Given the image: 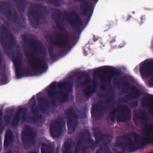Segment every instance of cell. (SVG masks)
<instances>
[{
	"instance_id": "obj_14",
	"label": "cell",
	"mask_w": 153,
	"mask_h": 153,
	"mask_svg": "<svg viewBox=\"0 0 153 153\" xmlns=\"http://www.w3.org/2000/svg\"><path fill=\"white\" fill-rule=\"evenodd\" d=\"M66 118L68 131L69 133H72L75 131L78 125V117L73 108H70L68 109Z\"/></svg>"
},
{
	"instance_id": "obj_17",
	"label": "cell",
	"mask_w": 153,
	"mask_h": 153,
	"mask_svg": "<svg viewBox=\"0 0 153 153\" xmlns=\"http://www.w3.org/2000/svg\"><path fill=\"white\" fill-rule=\"evenodd\" d=\"M65 16L68 23L73 27H78L82 25V20L79 16L75 11L67 12Z\"/></svg>"
},
{
	"instance_id": "obj_37",
	"label": "cell",
	"mask_w": 153,
	"mask_h": 153,
	"mask_svg": "<svg viewBox=\"0 0 153 153\" xmlns=\"http://www.w3.org/2000/svg\"><path fill=\"white\" fill-rule=\"evenodd\" d=\"M91 8V5L87 2H83L81 5V11L82 15L85 16Z\"/></svg>"
},
{
	"instance_id": "obj_15",
	"label": "cell",
	"mask_w": 153,
	"mask_h": 153,
	"mask_svg": "<svg viewBox=\"0 0 153 153\" xmlns=\"http://www.w3.org/2000/svg\"><path fill=\"white\" fill-rule=\"evenodd\" d=\"M99 96L106 102H110L114 99V92L112 86L109 84H105L100 86Z\"/></svg>"
},
{
	"instance_id": "obj_41",
	"label": "cell",
	"mask_w": 153,
	"mask_h": 153,
	"mask_svg": "<svg viewBox=\"0 0 153 153\" xmlns=\"http://www.w3.org/2000/svg\"><path fill=\"white\" fill-rule=\"evenodd\" d=\"M149 84L151 86H153V77L149 80Z\"/></svg>"
},
{
	"instance_id": "obj_25",
	"label": "cell",
	"mask_w": 153,
	"mask_h": 153,
	"mask_svg": "<svg viewBox=\"0 0 153 153\" xmlns=\"http://www.w3.org/2000/svg\"><path fill=\"white\" fill-rule=\"evenodd\" d=\"M48 96L53 105L56 104L57 98V84L54 82L48 87L47 91Z\"/></svg>"
},
{
	"instance_id": "obj_4",
	"label": "cell",
	"mask_w": 153,
	"mask_h": 153,
	"mask_svg": "<svg viewBox=\"0 0 153 153\" xmlns=\"http://www.w3.org/2000/svg\"><path fill=\"white\" fill-rule=\"evenodd\" d=\"M47 14L48 10L45 6L39 4L31 5L27 12V17L30 25L34 28H37L45 20Z\"/></svg>"
},
{
	"instance_id": "obj_22",
	"label": "cell",
	"mask_w": 153,
	"mask_h": 153,
	"mask_svg": "<svg viewBox=\"0 0 153 153\" xmlns=\"http://www.w3.org/2000/svg\"><path fill=\"white\" fill-rule=\"evenodd\" d=\"M26 116V110L23 108H20L18 109L15 114L13 120L11 123V126L14 127L18 126L19 123L22 121L23 122L25 120Z\"/></svg>"
},
{
	"instance_id": "obj_36",
	"label": "cell",
	"mask_w": 153,
	"mask_h": 153,
	"mask_svg": "<svg viewBox=\"0 0 153 153\" xmlns=\"http://www.w3.org/2000/svg\"><path fill=\"white\" fill-rule=\"evenodd\" d=\"M14 111L13 109H8L6 110L5 114L4 115V118H3L5 125H7L9 123V122L11 120V118L14 113Z\"/></svg>"
},
{
	"instance_id": "obj_11",
	"label": "cell",
	"mask_w": 153,
	"mask_h": 153,
	"mask_svg": "<svg viewBox=\"0 0 153 153\" xmlns=\"http://www.w3.org/2000/svg\"><path fill=\"white\" fill-rule=\"evenodd\" d=\"M26 56L29 65L33 71L42 73L47 69V64L42 57L32 55H26Z\"/></svg>"
},
{
	"instance_id": "obj_32",
	"label": "cell",
	"mask_w": 153,
	"mask_h": 153,
	"mask_svg": "<svg viewBox=\"0 0 153 153\" xmlns=\"http://www.w3.org/2000/svg\"><path fill=\"white\" fill-rule=\"evenodd\" d=\"M73 140L72 139L69 138L65 140L63 146V152H71L73 147Z\"/></svg>"
},
{
	"instance_id": "obj_12",
	"label": "cell",
	"mask_w": 153,
	"mask_h": 153,
	"mask_svg": "<svg viewBox=\"0 0 153 153\" xmlns=\"http://www.w3.org/2000/svg\"><path fill=\"white\" fill-rule=\"evenodd\" d=\"M1 13L10 22L15 23L19 20V16L14 8L6 2H1Z\"/></svg>"
},
{
	"instance_id": "obj_2",
	"label": "cell",
	"mask_w": 153,
	"mask_h": 153,
	"mask_svg": "<svg viewBox=\"0 0 153 153\" xmlns=\"http://www.w3.org/2000/svg\"><path fill=\"white\" fill-rule=\"evenodd\" d=\"M23 50L25 55H32L44 57L46 54V50L41 41L34 35L26 33L22 35Z\"/></svg>"
},
{
	"instance_id": "obj_9",
	"label": "cell",
	"mask_w": 153,
	"mask_h": 153,
	"mask_svg": "<svg viewBox=\"0 0 153 153\" xmlns=\"http://www.w3.org/2000/svg\"><path fill=\"white\" fill-rule=\"evenodd\" d=\"M47 39L52 44L57 47H63L68 44L69 38L64 30H61V31L54 32L51 33L48 36Z\"/></svg>"
},
{
	"instance_id": "obj_24",
	"label": "cell",
	"mask_w": 153,
	"mask_h": 153,
	"mask_svg": "<svg viewBox=\"0 0 153 153\" xmlns=\"http://www.w3.org/2000/svg\"><path fill=\"white\" fill-rule=\"evenodd\" d=\"M15 70V74L17 77H20L22 75V55L20 52L14 55L12 58Z\"/></svg>"
},
{
	"instance_id": "obj_5",
	"label": "cell",
	"mask_w": 153,
	"mask_h": 153,
	"mask_svg": "<svg viewBox=\"0 0 153 153\" xmlns=\"http://www.w3.org/2000/svg\"><path fill=\"white\" fill-rule=\"evenodd\" d=\"M109 118L111 121L118 122H126L131 118V111L126 105H120L114 109L109 114Z\"/></svg>"
},
{
	"instance_id": "obj_30",
	"label": "cell",
	"mask_w": 153,
	"mask_h": 153,
	"mask_svg": "<svg viewBox=\"0 0 153 153\" xmlns=\"http://www.w3.org/2000/svg\"><path fill=\"white\" fill-rule=\"evenodd\" d=\"M14 139V136L13 133L10 129H7L5 131V134L4 136V146L5 148H7L8 146H10Z\"/></svg>"
},
{
	"instance_id": "obj_20",
	"label": "cell",
	"mask_w": 153,
	"mask_h": 153,
	"mask_svg": "<svg viewBox=\"0 0 153 153\" xmlns=\"http://www.w3.org/2000/svg\"><path fill=\"white\" fill-rule=\"evenodd\" d=\"M148 120V116L146 113L142 110H136L134 112L133 121L136 125L140 126L145 124Z\"/></svg>"
},
{
	"instance_id": "obj_31",
	"label": "cell",
	"mask_w": 153,
	"mask_h": 153,
	"mask_svg": "<svg viewBox=\"0 0 153 153\" xmlns=\"http://www.w3.org/2000/svg\"><path fill=\"white\" fill-rule=\"evenodd\" d=\"M96 88V85L94 82L90 83L83 90L84 95L87 98L90 97L95 92Z\"/></svg>"
},
{
	"instance_id": "obj_3",
	"label": "cell",
	"mask_w": 153,
	"mask_h": 153,
	"mask_svg": "<svg viewBox=\"0 0 153 153\" xmlns=\"http://www.w3.org/2000/svg\"><path fill=\"white\" fill-rule=\"evenodd\" d=\"M0 38L1 45L9 57L12 58L19 52L15 37L10 30L3 25L1 26Z\"/></svg>"
},
{
	"instance_id": "obj_10",
	"label": "cell",
	"mask_w": 153,
	"mask_h": 153,
	"mask_svg": "<svg viewBox=\"0 0 153 153\" xmlns=\"http://www.w3.org/2000/svg\"><path fill=\"white\" fill-rule=\"evenodd\" d=\"M72 90V85L69 82L57 83V99L60 103L65 102Z\"/></svg>"
},
{
	"instance_id": "obj_26",
	"label": "cell",
	"mask_w": 153,
	"mask_h": 153,
	"mask_svg": "<svg viewBox=\"0 0 153 153\" xmlns=\"http://www.w3.org/2000/svg\"><path fill=\"white\" fill-rule=\"evenodd\" d=\"M140 91L136 87H132L128 91V93L122 99V101L127 102L128 100H133L138 97L140 96Z\"/></svg>"
},
{
	"instance_id": "obj_42",
	"label": "cell",
	"mask_w": 153,
	"mask_h": 153,
	"mask_svg": "<svg viewBox=\"0 0 153 153\" xmlns=\"http://www.w3.org/2000/svg\"><path fill=\"white\" fill-rule=\"evenodd\" d=\"M77 1H79L81 2H87L88 1H91V0H75Z\"/></svg>"
},
{
	"instance_id": "obj_18",
	"label": "cell",
	"mask_w": 153,
	"mask_h": 153,
	"mask_svg": "<svg viewBox=\"0 0 153 153\" xmlns=\"http://www.w3.org/2000/svg\"><path fill=\"white\" fill-rule=\"evenodd\" d=\"M115 85L120 94L127 93L130 89V82L124 78H118L115 81Z\"/></svg>"
},
{
	"instance_id": "obj_7",
	"label": "cell",
	"mask_w": 153,
	"mask_h": 153,
	"mask_svg": "<svg viewBox=\"0 0 153 153\" xmlns=\"http://www.w3.org/2000/svg\"><path fill=\"white\" fill-rule=\"evenodd\" d=\"M21 139L23 147L29 149L32 147L35 143L36 133L35 130L29 126H25L22 131Z\"/></svg>"
},
{
	"instance_id": "obj_39",
	"label": "cell",
	"mask_w": 153,
	"mask_h": 153,
	"mask_svg": "<svg viewBox=\"0 0 153 153\" xmlns=\"http://www.w3.org/2000/svg\"><path fill=\"white\" fill-rule=\"evenodd\" d=\"M109 151H109L108 147L106 146H105V145L102 146L101 148H99V150L97 151V152H109Z\"/></svg>"
},
{
	"instance_id": "obj_33",
	"label": "cell",
	"mask_w": 153,
	"mask_h": 153,
	"mask_svg": "<svg viewBox=\"0 0 153 153\" xmlns=\"http://www.w3.org/2000/svg\"><path fill=\"white\" fill-rule=\"evenodd\" d=\"M16 8L20 13L25 11L26 5V0H13Z\"/></svg>"
},
{
	"instance_id": "obj_28",
	"label": "cell",
	"mask_w": 153,
	"mask_h": 153,
	"mask_svg": "<svg viewBox=\"0 0 153 153\" xmlns=\"http://www.w3.org/2000/svg\"><path fill=\"white\" fill-rule=\"evenodd\" d=\"M37 106L40 111L43 113H47L49 110V104L47 100L41 97L38 98Z\"/></svg>"
},
{
	"instance_id": "obj_38",
	"label": "cell",
	"mask_w": 153,
	"mask_h": 153,
	"mask_svg": "<svg viewBox=\"0 0 153 153\" xmlns=\"http://www.w3.org/2000/svg\"><path fill=\"white\" fill-rule=\"evenodd\" d=\"M45 1L55 6H60L62 4L61 0H45Z\"/></svg>"
},
{
	"instance_id": "obj_6",
	"label": "cell",
	"mask_w": 153,
	"mask_h": 153,
	"mask_svg": "<svg viewBox=\"0 0 153 153\" xmlns=\"http://www.w3.org/2000/svg\"><path fill=\"white\" fill-rule=\"evenodd\" d=\"M93 146V141L91 137L90 133L88 130H84L81 134V136L77 142L75 152H85L92 148Z\"/></svg>"
},
{
	"instance_id": "obj_35",
	"label": "cell",
	"mask_w": 153,
	"mask_h": 153,
	"mask_svg": "<svg viewBox=\"0 0 153 153\" xmlns=\"http://www.w3.org/2000/svg\"><path fill=\"white\" fill-rule=\"evenodd\" d=\"M54 146L50 143H42L41 151L42 153H50L54 152Z\"/></svg>"
},
{
	"instance_id": "obj_19",
	"label": "cell",
	"mask_w": 153,
	"mask_h": 153,
	"mask_svg": "<svg viewBox=\"0 0 153 153\" xmlns=\"http://www.w3.org/2000/svg\"><path fill=\"white\" fill-rule=\"evenodd\" d=\"M104 106L100 102L93 104L91 109V115L94 120H97L102 117L104 112Z\"/></svg>"
},
{
	"instance_id": "obj_34",
	"label": "cell",
	"mask_w": 153,
	"mask_h": 153,
	"mask_svg": "<svg viewBox=\"0 0 153 153\" xmlns=\"http://www.w3.org/2000/svg\"><path fill=\"white\" fill-rule=\"evenodd\" d=\"M93 135L94 136L96 142V143H99L103 140V133L101 131V130L97 127L94 128L93 130Z\"/></svg>"
},
{
	"instance_id": "obj_29",
	"label": "cell",
	"mask_w": 153,
	"mask_h": 153,
	"mask_svg": "<svg viewBox=\"0 0 153 153\" xmlns=\"http://www.w3.org/2000/svg\"><path fill=\"white\" fill-rule=\"evenodd\" d=\"M76 82L78 85L88 84L90 82V78L88 75L85 72L78 74L76 76Z\"/></svg>"
},
{
	"instance_id": "obj_23",
	"label": "cell",
	"mask_w": 153,
	"mask_h": 153,
	"mask_svg": "<svg viewBox=\"0 0 153 153\" xmlns=\"http://www.w3.org/2000/svg\"><path fill=\"white\" fill-rule=\"evenodd\" d=\"M65 17L59 10H54L52 14V19L59 29L64 30Z\"/></svg>"
},
{
	"instance_id": "obj_8",
	"label": "cell",
	"mask_w": 153,
	"mask_h": 153,
	"mask_svg": "<svg viewBox=\"0 0 153 153\" xmlns=\"http://www.w3.org/2000/svg\"><path fill=\"white\" fill-rule=\"evenodd\" d=\"M120 71L112 67L103 66L99 68L94 71V75L102 81H108L111 80L114 76L118 75Z\"/></svg>"
},
{
	"instance_id": "obj_16",
	"label": "cell",
	"mask_w": 153,
	"mask_h": 153,
	"mask_svg": "<svg viewBox=\"0 0 153 153\" xmlns=\"http://www.w3.org/2000/svg\"><path fill=\"white\" fill-rule=\"evenodd\" d=\"M140 73L143 78H148L153 74V60H148L142 63Z\"/></svg>"
},
{
	"instance_id": "obj_40",
	"label": "cell",
	"mask_w": 153,
	"mask_h": 153,
	"mask_svg": "<svg viewBox=\"0 0 153 153\" xmlns=\"http://www.w3.org/2000/svg\"><path fill=\"white\" fill-rule=\"evenodd\" d=\"M137 105H138V103H137V101H133V102H132L130 103V106H131V107L133 108H136V107L137 106Z\"/></svg>"
},
{
	"instance_id": "obj_13",
	"label": "cell",
	"mask_w": 153,
	"mask_h": 153,
	"mask_svg": "<svg viewBox=\"0 0 153 153\" xmlns=\"http://www.w3.org/2000/svg\"><path fill=\"white\" fill-rule=\"evenodd\" d=\"M63 130V121L60 118H57L53 121L50 124V136L56 139L59 137Z\"/></svg>"
},
{
	"instance_id": "obj_1",
	"label": "cell",
	"mask_w": 153,
	"mask_h": 153,
	"mask_svg": "<svg viewBox=\"0 0 153 153\" xmlns=\"http://www.w3.org/2000/svg\"><path fill=\"white\" fill-rule=\"evenodd\" d=\"M146 145L143 137L135 133H130L117 138L115 145L118 149L124 151L133 152L142 148Z\"/></svg>"
},
{
	"instance_id": "obj_21",
	"label": "cell",
	"mask_w": 153,
	"mask_h": 153,
	"mask_svg": "<svg viewBox=\"0 0 153 153\" xmlns=\"http://www.w3.org/2000/svg\"><path fill=\"white\" fill-rule=\"evenodd\" d=\"M142 137L146 144L153 143V124H146L144 126Z\"/></svg>"
},
{
	"instance_id": "obj_27",
	"label": "cell",
	"mask_w": 153,
	"mask_h": 153,
	"mask_svg": "<svg viewBox=\"0 0 153 153\" xmlns=\"http://www.w3.org/2000/svg\"><path fill=\"white\" fill-rule=\"evenodd\" d=\"M143 107L147 109L150 115L153 117V99L149 97H144L141 102Z\"/></svg>"
}]
</instances>
